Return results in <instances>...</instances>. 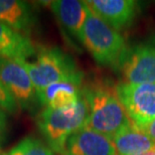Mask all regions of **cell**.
I'll list each match as a JSON object with an SVG mask.
<instances>
[{"label": "cell", "mask_w": 155, "mask_h": 155, "mask_svg": "<svg viewBox=\"0 0 155 155\" xmlns=\"http://www.w3.org/2000/svg\"><path fill=\"white\" fill-rule=\"evenodd\" d=\"M89 113L85 127L110 139L121 130L132 125L123 104L117 96L115 87L94 85L83 89Z\"/></svg>", "instance_id": "1"}, {"label": "cell", "mask_w": 155, "mask_h": 155, "mask_svg": "<svg viewBox=\"0 0 155 155\" xmlns=\"http://www.w3.org/2000/svg\"><path fill=\"white\" fill-rule=\"evenodd\" d=\"M89 108L83 97L73 106L63 109L45 108L38 117V126L48 147L61 154L67 141L73 134L85 127Z\"/></svg>", "instance_id": "2"}, {"label": "cell", "mask_w": 155, "mask_h": 155, "mask_svg": "<svg viewBox=\"0 0 155 155\" xmlns=\"http://www.w3.org/2000/svg\"><path fill=\"white\" fill-rule=\"evenodd\" d=\"M82 43L100 66L118 70L127 48L123 35L89 8L83 28Z\"/></svg>", "instance_id": "3"}, {"label": "cell", "mask_w": 155, "mask_h": 155, "mask_svg": "<svg viewBox=\"0 0 155 155\" xmlns=\"http://www.w3.org/2000/svg\"><path fill=\"white\" fill-rule=\"evenodd\" d=\"M19 61L28 72L36 92L63 81L83 82V73L75 61L61 48H42L33 61Z\"/></svg>", "instance_id": "4"}, {"label": "cell", "mask_w": 155, "mask_h": 155, "mask_svg": "<svg viewBox=\"0 0 155 155\" xmlns=\"http://www.w3.org/2000/svg\"><path fill=\"white\" fill-rule=\"evenodd\" d=\"M122 81L128 85L155 82V38L127 46L118 68Z\"/></svg>", "instance_id": "5"}, {"label": "cell", "mask_w": 155, "mask_h": 155, "mask_svg": "<svg viewBox=\"0 0 155 155\" xmlns=\"http://www.w3.org/2000/svg\"><path fill=\"white\" fill-rule=\"evenodd\" d=\"M115 90L135 127L143 129L155 119V82L141 85L119 83Z\"/></svg>", "instance_id": "6"}, {"label": "cell", "mask_w": 155, "mask_h": 155, "mask_svg": "<svg viewBox=\"0 0 155 155\" xmlns=\"http://www.w3.org/2000/svg\"><path fill=\"white\" fill-rule=\"evenodd\" d=\"M0 80L20 109L28 110L38 102L29 74L19 61L0 58Z\"/></svg>", "instance_id": "7"}, {"label": "cell", "mask_w": 155, "mask_h": 155, "mask_svg": "<svg viewBox=\"0 0 155 155\" xmlns=\"http://www.w3.org/2000/svg\"><path fill=\"white\" fill-rule=\"evenodd\" d=\"M85 2L97 16L119 32L131 26L140 12V3L135 0H88Z\"/></svg>", "instance_id": "8"}, {"label": "cell", "mask_w": 155, "mask_h": 155, "mask_svg": "<svg viewBox=\"0 0 155 155\" xmlns=\"http://www.w3.org/2000/svg\"><path fill=\"white\" fill-rule=\"evenodd\" d=\"M61 155H117L112 139L84 127L69 138Z\"/></svg>", "instance_id": "9"}, {"label": "cell", "mask_w": 155, "mask_h": 155, "mask_svg": "<svg viewBox=\"0 0 155 155\" xmlns=\"http://www.w3.org/2000/svg\"><path fill=\"white\" fill-rule=\"evenodd\" d=\"M51 7L60 25L68 35L82 43L83 28L89 12L86 2L78 0H57L51 3Z\"/></svg>", "instance_id": "10"}, {"label": "cell", "mask_w": 155, "mask_h": 155, "mask_svg": "<svg viewBox=\"0 0 155 155\" xmlns=\"http://www.w3.org/2000/svg\"><path fill=\"white\" fill-rule=\"evenodd\" d=\"M82 83L80 81H63L51 84L36 92L38 100L48 109H63L73 106L83 97Z\"/></svg>", "instance_id": "11"}, {"label": "cell", "mask_w": 155, "mask_h": 155, "mask_svg": "<svg viewBox=\"0 0 155 155\" xmlns=\"http://www.w3.org/2000/svg\"><path fill=\"white\" fill-rule=\"evenodd\" d=\"M35 54V45L28 36L0 21V58L27 61Z\"/></svg>", "instance_id": "12"}, {"label": "cell", "mask_w": 155, "mask_h": 155, "mask_svg": "<svg viewBox=\"0 0 155 155\" xmlns=\"http://www.w3.org/2000/svg\"><path fill=\"white\" fill-rule=\"evenodd\" d=\"M0 21L16 31L28 33L35 18L31 7L19 0H0Z\"/></svg>", "instance_id": "13"}, {"label": "cell", "mask_w": 155, "mask_h": 155, "mask_svg": "<svg viewBox=\"0 0 155 155\" xmlns=\"http://www.w3.org/2000/svg\"><path fill=\"white\" fill-rule=\"evenodd\" d=\"M117 155H135L155 148V141L134 125L122 129L112 138Z\"/></svg>", "instance_id": "14"}, {"label": "cell", "mask_w": 155, "mask_h": 155, "mask_svg": "<svg viewBox=\"0 0 155 155\" xmlns=\"http://www.w3.org/2000/svg\"><path fill=\"white\" fill-rule=\"evenodd\" d=\"M7 155H54V152L46 143L28 136L12 147Z\"/></svg>", "instance_id": "15"}, {"label": "cell", "mask_w": 155, "mask_h": 155, "mask_svg": "<svg viewBox=\"0 0 155 155\" xmlns=\"http://www.w3.org/2000/svg\"><path fill=\"white\" fill-rule=\"evenodd\" d=\"M0 108L9 114L17 113L18 110L20 109L14 98L6 90L1 80H0Z\"/></svg>", "instance_id": "16"}, {"label": "cell", "mask_w": 155, "mask_h": 155, "mask_svg": "<svg viewBox=\"0 0 155 155\" xmlns=\"http://www.w3.org/2000/svg\"><path fill=\"white\" fill-rule=\"evenodd\" d=\"M7 134V115L4 110L0 108V146L4 142Z\"/></svg>", "instance_id": "17"}, {"label": "cell", "mask_w": 155, "mask_h": 155, "mask_svg": "<svg viewBox=\"0 0 155 155\" xmlns=\"http://www.w3.org/2000/svg\"><path fill=\"white\" fill-rule=\"evenodd\" d=\"M141 130H143L148 136H150V137L155 141V119L152 121V122H150L149 124H148L146 127H144V128L141 129Z\"/></svg>", "instance_id": "18"}, {"label": "cell", "mask_w": 155, "mask_h": 155, "mask_svg": "<svg viewBox=\"0 0 155 155\" xmlns=\"http://www.w3.org/2000/svg\"><path fill=\"white\" fill-rule=\"evenodd\" d=\"M135 155H155V148H154V149H152V150L146 151V152H142V153L135 154Z\"/></svg>", "instance_id": "19"}, {"label": "cell", "mask_w": 155, "mask_h": 155, "mask_svg": "<svg viewBox=\"0 0 155 155\" xmlns=\"http://www.w3.org/2000/svg\"><path fill=\"white\" fill-rule=\"evenodd\" d=\"M0 155H7V153L4 152V151H2V150H0Z\"/></svg>", "instance_id": "20"}]
</instances>
